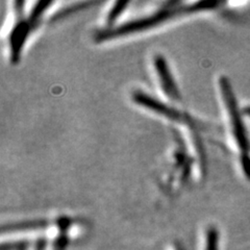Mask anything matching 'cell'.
I'll use <instances>...</instances> for the list:
<instances>
[{
  "label": "cell",
  "mask_w": 250,
  "mask_h": 250,
  "mask_svg": "<svg viewBox=\"0 0 250 250\" xmlns=\"http://www.w3.org/2000/svg\"><path fill=\"white\" fill-rule=\"evenodd\" d=\"M219 85H220L223 101L226 105V108H228L233 136L241 151L242 167H243L246 176L250 179V146L246 128L244 126V122L242 120L238 107L237 99L236 96H234V93L232 92L230 83L228 78L221 77L220 81H219Z\"/></svg>",
  "instance_id": "2"
},
{
  "label": "cell",
  "mask_w": 250,
  "mask_h": 250,
  "mask_svg": "<svg viewBox=\"0 0 250 250\" xmlns=\"http://www.w3.org/2000/svg\"><path fill=\"white\" fill-rule=\"evenodd\" d=\"M52 4V2L50 1H41V2H37L35 7L30 12L29 15V19L28 22L31 24V26H36V24H38L39 20L42 18V16L44 15V13L47 11V9Z\"/></svg>",
  "instance_id": "6"
},
{
  "label": "cell",
  "mask_w": 250,
  "mask_h": 250,
  "mask_svg": "<svg viewBox=\"0 0 250 250\" xmlns=\"http://www.w3.org/2000/svg\"><path fill=\"white\" fill-rule=\"evenodd\" d=\"M245 113H246L247 115H249V116H250V107H247V108L245 109Z\"/></svg>",
  "instance_id": "9"
},
{
  "label": "cell",
  "mask_w": 250,
  "mask_h": 250,
  "mask_svg": "<svg viewBox=\"0 0 250 250\" xmlns=\"http://www.w3.org/2000/svg\"><path fill=\"white\" fill-rule=\"evenodd\" d=\"M33 28L28 21H18L14 26L10 35V49H11V61L17 62L20 59V54L23 46L29 35L30 29Z\"/></svg>",
  "instance_id": "5"
},
{
  "label": "cell",
  "mask_w": 250,
  "mask_h": 250,
  "mask_svg": "<svg viewBox=\"0 0 250 250\" xmlns=\"http://www.w3.org/2000/svg\"><path fill=\"white\" fill-rule=\"evenodd\" d=\"M129 4V2L126 1H118L114 4V6L112 7V10L109 11L107 17H106V23L108 25H113L115 21L119 18V16L126 10L127 5Z\"/></svg>",
  "instance_id": "7"
},
{
  "label": "cell",
  "mask_w": 250,
  "mask_h": 250,
  "mask_svg": "<svg viewBox=\"0 0 250 250\" xmlns=\"http://www.w3.org/2000/svg\"><path fill=\"white\" fill-rule=\"evenodd\" d=\"M132 99H134L137 104L146 107L147 109H149V111H152L156 114L166 117V118L170 120L178 121L182 119L181 114H179L176 109L168 106L167 104L161 103V101L156 100L155 98L149 95H147L144 92H135L132 94Z\"/></svg>",
  "instance_id": "4"
},
{
  "label": "cell",
  "mask_w": 250,
  "mask_h": 250,
  "mask_svg": "<svg viewBox=\"0 0 250 250\" xmlns=\"http://www.w3.org/2000/svg\"><path fill=\"white\" fill-rule=\"evenodd\" d=\"M218 242H219L218 231L214 228H210L209 229H208L206 234L205 250H218Z\"/></svg>",
  "instance_id": "8"
},
{
  "label": "cell",
  "mask_w": 250,
  "mask_h": 250,
  "mask_svg": "<svg viewBox=\"0 0 250 250\" xmlns=\"http://www.w3.org/2000/svg\"><path fill=\"white\" fill-rule=\"evenodd\" d=\"M172 250H178V249H172Z\"/></svg>",
  "instance_id": "10"
},
{
  "label": "cell",
  "mask_w": 250,
  "mask_h": 250,
  "mask_svg": "<svg viewBox=\"0 0 250 250\" xmlns=\"http://www.w3.org/2000/svg\"><path fill=\"white\" fill-rule=\"evenodd\" d=\"M178 4H181V2H176L174 6L172 7L168 6L166 9H164L158 13L149 16V17L130 21L118 27L100 31V33H98L96 36V41L100 42V41L111 40V39L119 38V37L126 36L132 33H138V31L149 29L154 26H158L162 24V23L174 18L181 14L208 11V10L216 9L217 7L216 1H199L196 3H193L189 6H178Z\"/></svg>",
  "instance_id": "1"
},
{
  "label": "cell",
  "mask_w": 250,
  "mask_h": 250,
  "mask_svg": "<svg viewBox=\"0 0 250 250\" xmlns=\"http://www.w3.org/2000/svg\"><path fill=\"white\" fill-rule=\"evenodd\" d=\"M153 65L155 72L158 74V77L161 83V87L166 95L172 99V100H179L181 99V94H179V90L176 85V83L174 82V78L172 76V73L170 71V68L167 61L165 60L161 54L154 57Z\"/></svg>",
  "instance_id": "3"
}]
</instances>
